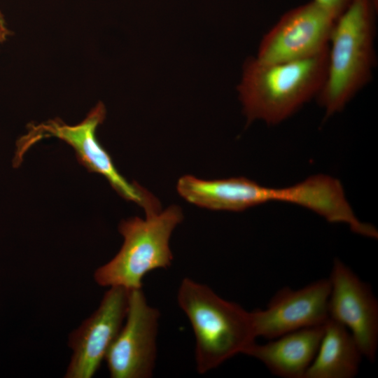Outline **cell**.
Here are the masks:
<instances>
[{"mask_svg":"<svg viewBox=\"0 0 378 378\" xmlns=\"http://www.w3.org/2000/svg\"><path fill=\"white\" fill-rule=\"evenodd\" d=\"M129 290L111 286L99 307L70 334L73 354L66 378H91L99 370L125 319Z\"/></svg>","mask_w":378,"mask_h":378,"instance_id":"9c48e42d","label":"cell"},{"mask_svg":"<svg viewBox=\"0 0 378 378\" xmlns=\"http://www.w3.org/2000/svg\"><path fill=\"white\" fill-rule=\"evenodd\" d=\"M159 318V311L148 304L141 288L129 290L126 322L105 358L111 377L152 376Z\"/></svg>","mask_w":378,"mask_h":378,"instance_id":"52a82bcc","label":"cell"},{"mask_svg":"<svg viewBox=\"0 0 378 378\" xmlns=\"http://www.w3.org/2000/svg\"><path fill=\"white\" fill-rule=\"evenodd\" d=\"M324 326L298 330L262 344L255 342L244 354L260 360L276 376L303 378L316 354Z\"/></svg>","mask_w":378,"mask_h":378,"instance_id":"7c38bea8","label":"cell"},{"mask_svg":"<svg viewBox=\"0 0 378 378\" xmlns=\"http://www.w3.org/2000/svg\"><path fill=\"white\" fill-rule=\"evenodd\" d=\"M176 189L187 202L219 211H241L272 201L299 204L302 199L298 184L270 188L244 177L203 180L185 175L178 179Z\"/></svg>","mask_w":378,"mask_h":378,"instance_id":"8fae6325","label":"cell"},{"mask_svg":"<svg viewBox=\"0 0 378 378\" xmlns=\"http://www.w3.org/2000/svg\"><path fill=\"white\" fill-rule=\"evenodd\" d=\"M177 301L193 330L200 373L244 354L255 342L251 312L220 298L209 286L186 278L178 288Z\"/></svg>","mask_w":378,"mask_h":378,"instance_id":"3957f363","label":"cell"},{"mask_svg":"<svg viewBox=\"0 0 378 378\" xmlns=\"http://www.w3.org/2000/svg\"><path fill=\"white\" fill-rule=\"evenodd\" d=\"M10 30L7 26L5 18L0 10V44L5 42L10 35Z\"/></svg>","mask_w":378,"mask_h":378,"instance_id":"9a60e30c","label":"cell"},{"mask_svg":"<svg viewBox=\"0 0 378 378\" xmlns=\"http://www.w3.org/2000/svg\"><path fill=\"white\" fill-rule=\"evenodd\" d=\"M337 19L353 0H312Z\"/></svg>","mask_w":378,"mask_h":378,"instance_id":"5bb4252c","label":"cell"},{"mask_svg":"<svg viewBox=\"0 0 378 378\" xmlns=\"http://www.w3.org/2000/svg\"><path fill=\"white\" fill-rule=\"evenodd\" d=\"M374 6L378 8V0H372Z\"/></svg>","mask_w":378,"mask_h":378,"instance_id":"2e32d148","label":"cell"},{"mask_svg":"<svg viewBox=\"0 0 378 378\" xmlns=\"http://www.w3.org/2000/svg\"><path fill=\"white\" fill-rule=\"evenodd\" d=\"M377 10L372 0H353L335 23L326 78L316 96L326 117L341 111L371 80Z\"/></svg>","mask_w":378,"mask_h":378,"instance_id":"7a4b0ae2","label":"cell"},{"mask_svg":"<svg viewBox=\"0 0 378 378\" xmlns=\"http://www.w3.org/2000/svg\"><path fill=\"white\" fill-rule=\"evenodd\" d=\"M106 117V108L99 102L80 122L69 125L59 118L31 125L27 134L16 143L13 166L18 167L25 153L40 140L56 137L71 146L78 162L90 172L104 176L122 197L141 206L146 216L160 211L159 200L136 183H130L118 172L113 160L96 137V130Z\"/></svg>","mask_w":378,"mask_h":378,"instance_id":"5b68a950","label":"cell"},{"mask_svg":"<svg viewBox=\"0 0 378 378\" xmlns=\"http://www.w3.org/2000/svg\"><path fill=\"white\" fill-rule=\"evenodd\" d=\"M330 293L328 279L317 280L298 290L281 288L266 308L251 312L255 337L272 340L298 330L324 325L329 318Z\"/></svg>","mask_w":378,"mask_h":378,"instance_id":"30bf717a","label":"cell"},{"mask_svg":"<svg viewBox=\"0 0 378 378\" xmlns=\"http://www.w3.org/2000/svg\"><path fill=\"white\" fill-rule=\"evenodd\" d=\"M336 20L312 0L290 9L263 36L256 58L282 62L313 57L328 48Z\"/></svg>","mask_w":378,"mask_h":378,"instance_id":"8992f818","label":"cell"},{"mask_svg":"<svg viewBox=\"0 0 378 378\" xmlns=\"http://www.w3.org/2000/svg\"><path fill=\"white\" fill-rule=\"evenodd\" d=\"M362 356L350 332L329 318L316 354L303 378H353Z\"/></svg>","mask_w":378,"mask_h":378,"instance_id":"4fadbf2b","label":"cell"},{"mask_svg":"<svg viewBox=\"0 0 378 378\" xmlns=\"http://www.w3.org/2000/svg\"><path fill=\"white\" fill-rule=\"evenodd\" d=\"M329 318L351 334L363 356L374 361L378 346V302L370 286L335 259L330 278Z\"/></svg>","mask_w":378,"mask_h":378,"instance_id":"ba28073f","label":"cell"},{"mask_svg":"<svg viewBox=\"0 0 378 378\" xmlns=\"http://www.w3.org/2000/svg\"><path fill=\"white\" fill-rule=\"evenodd\" d=\"M183 218L181 209L172 205L145 220L134 217L123 220L118 230L124 241L118 253L94 274L101 286L141 288L144 276L157 269H166L173 260L169 239Z\"/></svg>","mask_w":378,"mask_h":378,"instance_id":"277c9868","label":"cell"},{"mask_svg":"<svg viewBox=\"0 0 378 378\" xmlns=\"http://www.w3.org/2000/svg\"><path fill=\"white\" fill-rule=\"evenodd\" d=\"M328 51L282 62L248 59L237 88L248 122L278 124L316 97L326 76Z\"/></svg>","mask_w":378,"mask_h":378,"instance_id":"6da1fadb","label":"cell"}]
</instances>
